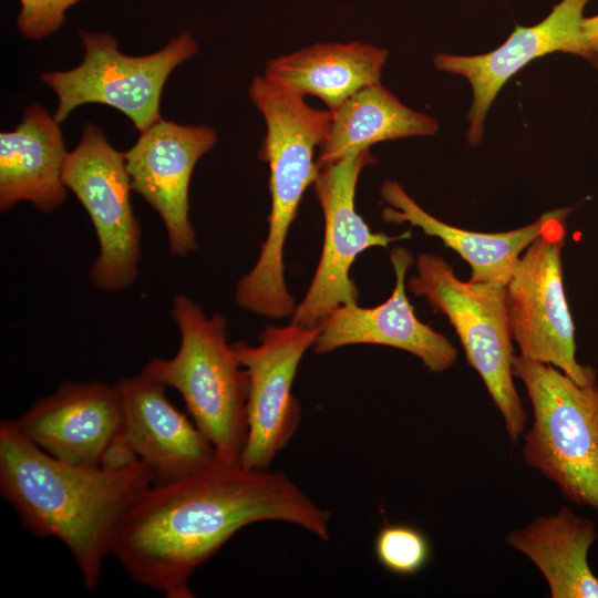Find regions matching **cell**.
I'll return each mask as SVG.
<instances>
[{"instance_id": "6da1fadb", "label": "cell", "mask_w": 598, "mask_h": 598, "mask_svg": "<svg viewBox=\"0 0 598 598\" xmlns=\"http://www.w3.org/2000/svg\"><path fill=\"white\" fill-rule=\"evenodd\" d=\"M262 520L292 523L329 539L330 512L283 473L218 460L145 489L122 519L112 554L134 582L166 598H192L195 569L239 529Z\"/></svg>"}, {"instance_id": "7a4b0ae2", "label": "cell", "mask_w": 598, "mask_h": 598, "mask_svg": "<svg viewBox=\"0 0 598 598\" xmlns=\"http://www.w3.org/2000/svg\"><path fill=\"white\" fill-rule=\"evenodd\" d=\"M152 485L146 466L106 471L58 460L27 439L14 420L0 423V492L25 528L59 539L83 586L94 589L122 519Z\"/></svg>"}, {"instance_id": "3957f363", "label": "cell", "mask_w": 598, "mask_h": 598, "mask_svg": "<svg viewBox=\"0 0 598 598\" xmlns=\"http://www.w3.org/2000/svg\"><path fill=\"white\" fill-rule=\"evenodd\" d=\"M172 317L181 342L171 359L153 358L142 369L179 392L194 423L219 461L237 465L247 437L248 374L227 342L226 321L208 318L192 299H173Z\"/></svg>"}, {"instance_id": "277c9868", "label": "cell", "mask_w": 598, "mask_h": 598, "mask_svg": "<svg viewBox=\"0 0 598 598\" xmlns=\"http://www.w3.org/2000/svg\"><path fill=\"white\" fill-rule=\"evenodd\" d=\"M513 373L533 406L524 434L526 465L555 483L563 495L598 516V384L581 385L551 364L515 354Z\"/></svg>"}, {"instance_id": "5b68a950", "label": "cell", "mask_w": 598, "mask_h": 598, "mask_svg": "<svg viewBox=\"0 0 598 598\" xmlns=\"http://www.w3.org/2000/svg\"><path fill=\"white\" fill-rule=\"evenodd\" d=\"M249 95L267 126L258 155L269 166L271 196L268 235L251 276L275 288L285 282V240L305 190L319 173L315 151L328 136L331 112L309 106L302 95L265 75L254 78Z\"/></svg>"}, {"instance_id": "8992f818", "label": "cell", "mask_w": 598, "mask_h": 598, "mask_svg": "<svg viewBox=\"0 0 598 598\" xmlns=\"http://www.w3.org/2000/svg\"><path fill=\"white\" fill-rule=\"evenodd\" d=\"M416 276L408 287L444 313L463 346L467 363L480 374L498 409L509 440L523 435L527 413L513 378V337L506 309L505 286L463 281L436 255L416 259Z\"/></svg>"}, {"instance_id": "52a82bcc", "label": "cell", "mask_w": 598, "mask_h": 598, "mask_svg": "<svg viewBox=\"0 0 598 598\" xmlns=\"http://www.w3.org/2000/svg\"><path fill=\"white\" fill-rule=\"evenodd\" d=\"M570 208L554 209L543 231L520 255L505 286L506 309L520 355L551 364L581 385L597 382L576 358L575 324L563 283L561 250Z\"/></svg>"}, {"instance_id": "ba28073f", "label": "cell", "mask_w": 598, "mask_h": 598, "mask_svg": "<svg viewBox=\"0 0 598 598\" xmlns=\"http://www.w3.org/2000/svg\"><path fill=\"white\" fill-rule=\"evenodd\" d=\"M80 38L85 50L81 64L41 76L58 96L53 117L62 123L75 107L100 103L124 113L140 133L162 120L159 100L167 78L198 50L188 32L143 56L121 53L115 38L109 33L82 30Z\"/></svg>"}, {"instance_id": "9c48e42d", "label": "cell", "mask_w": 598, "mask_h": 598, "mask_svg": "<svg viewBox=\"0 0 598 598\" xmlns=\"http://www.w3.org/2000/svg\"><path fill=\"white\" fill-rule=\"evenodd\" d=\"M62 177L87 212L99 240L100 252L89 274L92 283L109 292L131 287L138 274L141 228L130 199L124 153L87 123L79 145L68 152Z\"/></svg>"}, {"instance_id": "30bf717a", "label": "cell", "mask_w": 598, "mask_h": 598, "mask_svg": "<svg viewBox=\"0 0 598 598\" xmlns=\"http://www.w3.org/2000/svg\"><path fill=\"white\" fill-rule=\"evenodd\" d=\"M374 162L369 150H363L319 169L313 187L323 214L324 238L313 278L292 313V322L298 326L318 328L334 308L358 303L359 291L350 277L357 256L411 236L410 230L399 236L373 233L355 210L360 173Z\"/></svg>"}, {"instance_id": "8fae6325", "label": "cell", "mask_w": 598, "mask_h": 598, "mask_svg": "<svg viewBox=\"0 0 598 598\" xmlns=\"http://www.w3.org/2000/svg\"><path fill=\"white\" fill-rule=\"evenodd\" d=\"M318 332V328L291 322L266 328L258 346L231 343L248 374L247 437L240 462L244 467L268 470L295 435L300 406L292 394V384L299 363L315 344Z\"/></svg>"}, {"instance_id": "7c38bea8", "label": "cell", "mask_w": 598, "mask_h": 598, "mask_svg": "<svg viewBox=\"0 0 598 598\" xmlns=\"http://www.w3.org/2000/svg\"><path fill=\"white\" fill-rule=\"evenodd\" d=\"M216 142V132L207 125H179L162 118L124 153L132 189L161 216L175 256L184 257L196 249L189 183L197 161Z\"/></svg>"}, {"instance_id": "4fadbf2b", "label": "cell", "mask_w": 598, "mask_h": 598, "mask_svg": "<svg viewBox=\"0 0 598 598\" xmlns=\"http://www.w3.org/2000/svg\"><path fill=\"white\" fill-rule=\"evenodd\" d=\"M123 408V432L152 476L164 485L216 461L209 440L166 395L167 386L141 370L115 383Z\"/></svg>"}, {"instance_id": "5bb4252c", "label": "cell", "mask_w": 598, "mask_h": 598, "mask_svg": "<svg viewBox=\"0 0 598 598\" xmlns=\"http://www.w3.org/2000/svg\"><path fill=\"white\" fill-rule=\"evenodd\" d=\"M23 435L63 462L99 467L111 439L123 430L116 385L64 381L14 420Z\"/></svg>"}, {"instance_id": "9a60e30c", "label": "cell", "mask_w": 598, "mask_h": 598, "mask_svg": "<svg viewBox=\"0 0 598 598\" xmlns=\"http://www.w3.org/2000/svg\"><path fill=\"white\" fill-rule=\"evenodd\" d=\"M390 259L395 272L392 295L373 308L358 303L334 308L318 327L315 351L323 354L350 344H381L417 357L431 372H443L456 362V348L414 313L405 293L406 271L413 264L411 252L394 247Z\"/></svg>"}, {"instance_id": "2e32d148", "label": "cell", "mask_w": 598, "mask_h": 598, "mask_svg": "<svg viewBox=\"0 0 598 598\" xmlns=\"http://www.w3.org/2000/svg\"><path fill=\"white\" fill-rule=\"evenodd\" d=\"M590 0H561L533 27L516 25L495 50L480 55L436 54V69L464 76L473 90L467 140L482 141L488 109L507 80L533 60L553 52L578 54L582 13Z\"/></svg>"}, {"instance_id": "e0dca14e", "label": "cell", "mask_w": 598, "mask_h": 598, "mask_svg": "<svg viewBox=\"0 0 598 598\" xmlns=\"http://www.w3.org/2000/svg\"><path fill=\"white\" fill-rule=\"evenodd\" d=\"M60 123L38 103L29 105L19 125L0 134V209L29 202L51 213L66 198L63 165L68 155Z\"/></svg>"}, {"instance_id": "ac0fdd59", "label": "cell", "mask_w": 598, "mask_h": 598, "mask_svg": "<svg viewBox=\"0 0 598 598\" xmlns=\"http://www.w3.org/2000/svg\"><path fill=\"white\" fill-rule=\"evenodd\" d=\"M381 196L390 206L382 212L389 223H409L437 237L471 267V282L506 286L524 250L546 229L554 210L524 227L504 233H478L445 224L424 210L392 181L382 185Z\"/></svg>"}, {"instance_id": "d6986e66", "label": "cell", "mask_w": 598, "mask_h": 598, "mask_svg": "<svg viewBox=\"0 0 598 598\" xmlns=\"http://www.w3.org/2000/svg\"><path fill=\"white\" fill-rule=\"evenodd\" d=\"M597 537L595 520L564 505L554 514L538 515L525 527L511 530L505 543L533 561L551 598H598V577L588 561Z\"/></svg>"}, {"instance_id": "ffe728a7", "label": "cell", "mask_w": 598, "mask_h": 598, "mask_svg": "<svg viewBox=\"0 0 598 598\" xmlns=\"http://www.w3.org/2000/svg\"><path fill=\"white\" fill-rule=\"evenodd\" d=\"M388 51L370 43H317L269 60L265 76L320 99L331 112L361 89L380 83Z\"/></svg>"}, {"instance_id": "44dd1931", "label": "cell", "mask_w": 598, "mask_h": 598, "mask_svg": "<svg viewBox=\"0 0 598 598\" xmlns=\"http://www.w3.org/2000/svg\"><path fill=\"white\" fill-rule=\"evenodd\" d=\"M437 127L433 117L405 106L381 83L372 84L331 111L317 163L322 167L383 141L433 135Z\"/></svg>"}, {"instance_id": "7402d4cb", "label": "cell", "mask_w": 598, "mask_h": 598, "mask_svg": "<svg viewBox=\"0 0 598 598\" xmlns=\"http://www.w3.org/2000/svg\"><path fill=\"white\" fill-rule=\"evenodd\" d=\"M378 561L399 576L419 573L429 561L431 545L423 532L408 524H388L374 540Z\"/></svg>"}, {"instance_id": "603a6c76", "label": "cell", "mask_w": 598, "mask_h": 598, "mask_svg": "<svg viewBox=\"0 0 598 598\" xmlns=\"http://www.w3.org/2000/svg\"><path fill=\"white\" fill-rule=\"evenodd\" d=\"M17 25L28 39L40 40L56 31L64 21L65 11L81 0H19Z\"/></svg>"}, {"instance_id": "cb8c5ba5", "label": "cell", "mask_w": 598, "mask_h": 598, "mask_svg": "<svg viewBox=\"0 0 598 598\" xmlns=\"http://www.w3.org/2000/svg\"><path fill=\"white\" fill-rule=\"evenodd\" d=\"M140 462L137 454L122 430L104 447L99 467L106 471H121L132 467Z\"/></svg>"}, {"instance_id": "d4e9b609", "label": "cell", "mask_w": 598, "mask_h": 598, "mask_svg": "<svg viewBox=\"0 0 598 598\" xmlns=\"http://www.w3.org/2000/svg\"><path fill=\"white\" fill-rule=\"evenodd\" d=\"M577 55L598 69V14L582 18Z\"/></svg>"}]
</instances>
